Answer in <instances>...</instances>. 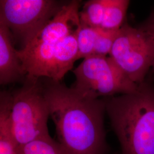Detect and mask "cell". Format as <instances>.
Instances as JSON below:
<instances>
[{
  "instance_id": "9c48e42d",
  "label": "cell",
  "mask_w": 154,
  "mask_h": 154,
  "mask_svg": "<svg viewBox=\"0 0 154 154\" xmlns=\"http://www.w3.org/2000/svg\"><path fill=\"white\" fill-rule=\"evenodd\" d=\"M23 77L26 75L14 48L12 35L9 29L0 22V83L8 85Z\"/></svg>"
},
{
  "instance_id": "5bb4252c",
  "label": "cell",
  "mask_w": 154,
  "mask_h": 154,
  "mask_svg": "<svg viewBox=\"0 0 154 154\" xmlns=\"http://www.w3.org/2000/svg\"><path fill=\"white\" fill-rule=\"evenodd\" d=\"M0 154H17V147L11 137L7 107L0 99Z\"/></svg>"
},
{
  "instance_id": "277c9868",
  "label": "cell",
  "mask_w": 154,
  "mask_h": 154,
  "mask_svg": "<svg viewBox=\"0 0 154 154\" xmlns=\"http://www.w3.org/2000/svg\"><path fill=\"white\" fill-rule=\"evenodd\" d=\"M73 72L75 81L71 88L88 98L131 93L139 86L127 77L109 56L93 55L83 59Z\"/></svg>"
},
{
  "instance_id": "3957f363",
  "label": "cell",
  "mask_w": 154,
  "mask_h": 154,
  "mask_svg": "<svg viewBox=\"0 0 154 154\" xmlns=\"http://www.w3.org/2000/svg\"><path fill=\"white\" fill-rule=\"evenodd\" d=\"M39 78L26 77L22 86L1 92L5 102L11 137L17 148L50 136L48 104Z\"/></svg>"
},
{
  "instance_id": "5b68a950",
  "label": "cell",
  "mask_w": 154,
  "mask_h": 154,
  "mask_svg": "<svg viewBox=\"0 0 154 154\" xmlns=\"http://www.w3.org/2000/svg\"><path fill=\"white\" fill-rule=\"evenodd\" d=\"M66 3L53 0H1L0 22L23 49Z\"/></svg>"
},
{
  "instance_id": "2e32d148",
  "label": "cell",
  "mask_w": 154,
  "mask_h": 154,
  "mask_svg": "<svg viewBox=\"0 0 154 154\" xmlns=\"http://www.w3.org/2000/svg\"><path fill=\"white\" fill-rule=\"evenodd\" d=\"M137 28L148 46L152 59V68L154 70V11Z\"/></svg>"
},
{
  "instance_id": "9a60e30c",
  "label": "cell",
  "mask_w": 154,
  "mask_h": 154,
  "mask_svg": "<svg viewBox=\"0 0 154 154\" xmlns=\"http://www.w3.org/2000/svg\"><path fill=\"white\" fill-rule=\"evenodd\" d=\"M119 32V30H107L98 28V34L95 43L94 55L106 57L110 55Z\"/></svg>"
},
{
  "instance_id": "30bf717a",
  "label": "cell",
  "mask_w": 154,
  "mask_h": 154,
  "mask_svg": "<svg viewBox=\"0 0 154 154\" xmlns=\"http://www.w3.org/2000/svg\"><path fill=\"white\" fill-rule=\"evenodd\" d=\"M130 1L106 0L105 14L100 28L107 30H119L125 23L127 11Z\"/></svg>"
},
{
  "instance_id": "6da1fadb",
  "label": "cell",
  "mask_w": 154,
  "mask_h": 154,
  "mask_svg": "<svg viewBox=\"0 0 154 154\" xmlns=\"http://www.w3.org/2000/svg\"><path fill=\"white\" fill-rule=\"evenodd\" d=\"M42 86L58 142L67 154H105V99L83 97L49 79Z\"/></svg>"
},
{
  "instance_id": "52a82bcc",
  "label": "cell",
  "mask_w": 154,
  "mask_h": 154,
  "mask_svg": "<svg viewBox=\"0 0 154 154\" xmlns=\"http://www.w3.org/2000/svg\"><path fill=\"white\" fill-rule=\"evenodd\" d=\"M109 57L132 82H144L152 59L148 46L138 28L126 23L119 29Z\"/></svg>"
},
{
  "instance_id": "4fadbf2b",
  "label": "cell",
  "mask_w": 154,
  "mask_h": 154,
  "mask_svg": "<svg viewBox=\"0 0 154 154\" xmlns=\"http://www.w3.org/2000/svg\"><path fill=\"white\" fill-rule=\"evenodd\" d=\"M98 34V28L81 25L77 32V60L87 58L94 54V49Z\"/></svg>"
},
{
  "instance_id": "7a4b0ae2",
  "label": "cell",
  "mask_w": 154,
  "mask_h": 154,
  "mask_svg": "<svg viewBox=\"0 0 154 154\" xmlns=\"http://www.w3.org/2000/svg\"><path fill=\"white\" fill-rule=\"evenodd\" d=\"M105 99L122 154H154V86L144 82L133 93Z\"/></svg>"
},
{
  "instance_id": "ba28073f",
  "label": "cell",
  "mask_w": 154,
  "mask_h": 154,
  "mask_svg": "<svg viewBox=\"0 0 154 154\" xmlns=\"http://www.w3.org/2000/svg\"><path fill=\"white\" fill-rule=\"evenodd\" d=\"M77 32L68 35L57 45L42 77L60 82L66 73L72 70L77 61Z\"/></svg>"
},
{
  "instance_id": "7c38bea8",
  "label": "cell",
  "mask_w": 154,
  "mask_h": 154,
  "mask_svg": "<svg viewBox=\"0 0 154 154\" xmlns=\"http://www.w3.org/2000/svg\"><path fill=\"white\" fill-rule=\"evenodd\" d=\"M106 0H90L79 12L81 25L91 28H100L105 14Z\"/></svg>"
},
{
  "instance_id": "8fae6325",
  "label": "cell",
  "mask_w": 154,
  "mask_h": 154,
  "mask_svg": "<svg viewBox=\"0 0 154 154\" xmlns=\"http://www.w3.org/2000/svg\"><path fill=\"white\" fill-rule=\"evenodd\" d=\"M17 154H68L59 142L50 136L38 138L17 148Z\"/></svg>"
},
{
  "instance_id": "8992f818",
  "label": "cell",
  "mask_w": 154,
  "mask_h": 154,
  "mask_svg": "<svg viewBox=\"0 0 154 154\" xmlns=\"http://www.w3.org/2000/svg\"><path fill=\"white\" fill-rule=\"evenodd\" d=\"M80 2L66 3L23 49L17 50L20 60L38 62L48 57L62 39L78 30Z\"/></svg>"
}]
</instances>
